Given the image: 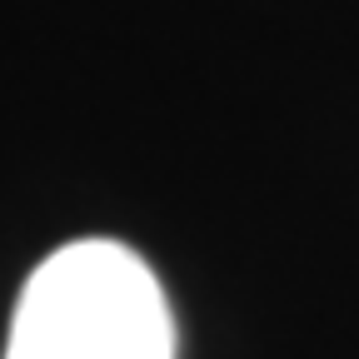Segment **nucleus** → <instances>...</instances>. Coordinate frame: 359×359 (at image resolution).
Segmentation results:
<instances>
[{
    "label": "nucleus",
    "mask_w": 359,
    "mask_h": 359,
    "mask_svg": "<svg viewBox=\"0 0 359 359\" xmlns=\"http://www.w3.org/2000/svg\"><path fill=\"white\" fill-rule=\"evenodd\" d=\"M6 359H175L155 269L120 240L55 250L15 299Z\"/></svg>",
    "instance_id": "f257e3e1"
}]
</instances>
